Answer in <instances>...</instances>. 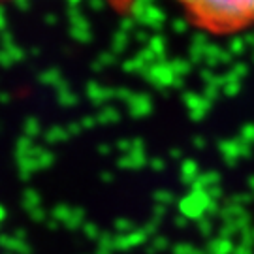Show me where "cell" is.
Listing matches in <instances>:
<instances>
[{
	"label": "cell",
	"mask_w": 254,
	"mask_h": 254,
	"mask_svg": "<svg viewBox=\"0 0 254 254\" xmlns=\"http://www.w3.org/2000/svg\"><path fill=\"white\" fill-rule=\"evenodd\" d=\"M185 17L211 36H234L254 28V0H175Z\"/></svg>",
	"instance_id": "6da1fadb"
}]
</instances>
